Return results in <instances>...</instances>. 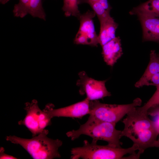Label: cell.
<instances>
[{
    "instance_id": "cell-1",
    "label": "cell",
    "mask_w": 159,
    "mask_h": 159,
    "mask_svg": "<svg viewBox=\"0 0 159 159\" xmlns=\"http://www.w3.org/2000/svg\"><path fill=\"white\" fill-rule=\"evenodd\" d=\"M127 115L122 121L124 127L121 136L128 138L137 145L138 153L140 155L147 148L159 147L158 127L155 122L148 117V112L136 107Z\"/></svg>"
},
{
    "instance_id": "cell-2",
    "label": "cell",
    "mask_w": 159,
    "mask_h": 159,
    "mask_svg": "<svg viewBox=\"0 0 159 159\" xmlns=\"http://www.w3.org/2000/svg\"><path fill=\"white\" fill-rule=\"evenodd\" d=\"M116 124L100 120L90 115L87 122L79 129L68 132L66 134L72 140L84 135L91 137L92 142L97 143L98 140H102L109 145L121 148L122 144L120 141L122 131L116 129Z\"/></svg>"
},
{
    "instance_id": "cell-3",
    "label": "cell",
    "mask_w": 159,
    "mask_h": 159,
    "mask_svg": "<svg viewBox=\"0 0 159 159\" xmlns=\"http://www.w3.org/2000/svg\"><path fill=\"white\" fill-rule=\"evenodd\" d=\"M49 131L45 129L38 135L31 139H26L9 135L6 140L21 146L34 159H52L61 157L58 151L62 144V141L53 139L47 135Z\"/></svg>"
},
{
    "instance_id": "cell-4",
    "label": "cell",
    "mask_w": 159,
    "mask_h": 159,
    "mask_svg": "<svg viewBox=\"0 0 159 159\" xmlns=\"http://www.w3.org/2000/svg\"><path fill=\"white\" fill-rule=\"evenodd\" d=\"M138 150L136 145L127 148L115 147L108 144L100 145L97 143H90L87 140L83 142L82 147L72 148L70 151L72 159H129L124 156L127 154L135 155Z\"/></svg>"
},
{
    "instance_id": "cell-5",
    "label": "cell",
    "mask_w": 159,
    "mask_h": 159,
    "mask_svg": "<svg viewBox=\"0 0 159 159\" xmlns=\"http://www.w3.org/2000/svg\"><path fill=\"white\" fill-rule=\"evenodd\" d=\"M142 103L139 98L135 99L131 103L122 105L103 103L98 100L90 101L89 115L102 121L116 123L129 112L140 106Z\"/></svg>"
},
{
    "instance_id": "cell-6",
    "label": "cell",
    "mask_w": 159,
    "mask_h": 159,
    "mask_svg": "<svg viewBox=\"0 0 159 159\" xmlns=\"http://www.w3.org/2000/svg\"><path fill=\"white\" fill-rule=\"evenodd\" d=\"M25 109L26 115L18 124L25 126L31 132L33 137L42 132L46 127L51 125L52 118L46 112L40 110L36 101L26 104Z\"/></svg>"
},
{
    "instance_id": "cell-7",
    "label": "cell",
    "mask_w": 159,
    "mask_h": 159,
    "mask_svg": "<svg viewBox=\"0 0 159 159\" xmlns=\"http://www.w3.org/2000/svg\"><path fill=\"white\" fill-rule=\"evenodd\" d=\"M79 79L77 85L80 87V94H85L90 101L103 99L111 95L105 86L107 80H98L89 77L84 71L78 74Z\"/></svg>"
},
{
    "instance_id": "cell-8",
    "label": "cell",
    "mask_w": 159,
    "mask_h": 159,
    "mask_svg": "<svg viewBox=\"0 0 159 159\" xmlns=\"http://www.w3.org/2000/svg\"><path fill=\"white\" fill-rule=\"evenodd\" d=\"M95 15L93 11L88 10L78 17L80 25L74 40L75 44L93 47L99 44L93 19Z\"/></svg>"
},
{
    "instance_id": "cell-9",
    "label": "cell",
    "mask_w": 159,
    "mask_h": 159,
    "mask_svg": "<svg viewBox=\"0 0 159 159\" xmlns=\"http://www.w3.org/2000/svg\"><path fill=\"white\" fill-rule=\"evenodd\" d=\"M90 101L87 97L80 102L64 107L54 109V106H47L43 110L52 119L54 117H66L82 118L90 114Z\"/></svg>"
},
{
    "instance_id": "cell-10",
    "label": "cell",
    "mask_w": 159,
    "mask_h": 159,
    "mask_svg": "<svg viewBox=\"0 0 159 159\" xmlns=\"http://www.w3.org/2000/svg\"><path fill=\"white\" fill-rule=\"evenodd\" d=\"M136 15L142 26L143 41L159 42V18L141 14Z\"/></svg>"
},
{
    "instance_id": "cell-11",
    "label": "cell",
    "mask_w": 159,
    "mask_h": 159,
    "mask_svg": "<svg viewBox=\"0 0 159 159\" xmlns=\"http://www.w3.org/2000/svg\"><path fill=\"white\" fill-rule=\"evenodd\" d=\"M102 47L104 61L107 65L113 66L123 54L120 37H116Z\"/></svg>"
},
{
    "instance_id": "cell-12",
    "label": "cell",
    "mask_w": 159,
    "mask_h": 159,
    "mask_svg": "<svg viewBox=\"0 0 159 159\" xmlns=\"http://www.w3.org/2000/svg\"><path fill=\"white\" fill-rule=\"evenodd\" d=\"M100 30L98 35L99 44L102 46L114 39L118 24L111 16L100 22Z\"/></svg>"
},
{
    "instance_id": "cell-13",
    "label": "cell",
    "mask_w": 159,
    "mask_h": 159,
    "mask_svg": "<svg viewBox=\"0 0 159 159\" xmlns=\"http://www.w3.org/2000/svg\"><path fill=\"white\" fill-rule=\"evenodd\" d=\"M158 73H159V56L155 50H152L148 66L142 76L135 84V87L140 88L147 86L151 77Z\"/></svg>"
},
{
    "instance_id": "cell-14",
    "label": "cell",
    "mask_w": 159,
    "mask_h": 159,
    "mask_svg": "<svg viewBox=\"0 0 159 159\" xmlns=\"http://www.w3.org/2000/svg\"><path fill=\"white\" fill-rule=\"evenodd\" d=\"M130 14H141L159 17V0H149L134 7Z\"/></svg>"
},
{
    "instance_id": "cell-15",
    "label": "cell",
    "mask_w": 159,
    "mask_h": 159,
    "mask_svg": "<svg viewBox=\"0 0 159 159\" xmlns=\"http://www.w3.org/2000/svg\"><path fill=\"white\" fill-rule=\"evenodd\" d=\"M28 14L34 17L45 21L46 15L42 7V0H30Z\"/></svg>"
},
{
    "instance_id": "cell-16",
    "label": "cell",
    "mask_w": 159,
    "mask_h": 159,
    "mask_svg": "<svg viewBox=\"0 0 159 159\" xmlns=\"http://www.w3.org/2000/svg\"><path fill=\"white\" fill-rule=\"evenodd\" d=\"M62 9L67 17L71 16L77 17L81 14L78 9V0H63Z\"/></svg>"
},
{
    "instance_id": "cell-17",
    "label": "cell",
    "mask_w": 159,
    "mask_h": 159,
    "mask_svg": "<svg viewBox=\"0 0 159 159\" xmlns=\"http://www.w3.org/2000/svg\"><path fill=\"white\" fill-rule=\"evenodd\" d=\"M30 1L19 0V3L14 6L13 11L14 16L16 17L23 18L28 14Z\"/></svg>"
},
{
    "instance_id": "cell-18",
    "label": "cell",
    "mask_w": 159,
    "mask_h": 159,
    "mask_svg": "<svg viewBox=\"0 0 159 159\" xmlns=\"http://www.w3.org/2000/svg\"><path fill=\"white\" fill-rule=\"evenodd\" d=\"M156 88V91L147 102L143 106L138 107L140 110L148 112V110L150 109L159 105V85Z\"/></svg>"
},
{
    "instance_id": "cell-19",
    "label": "cell",
    "mask_w": 159,
    "mask_h": 159,
    "mask_svg": "<svg viewBox=\"0 0 159 159\" xmlns=\"http://www.w3.org/2000/svg\"><path fill=\"white\" fill-rule=\"evenodd\" d=\"M97 16L100 22L110 16V13L107 12L98 2L90 5Z\"/></svg>"
},
{
    "instance_id": "cell-20",
    "label": "cell",
    "mask_w": 159,
    "mask_h": 159,
    "mask_svg": "<svg viewBox=\"0 0 159 159\" xmlns=\"http://www.w3.org/2000/svg\"><path fill=\"white\" fill-rule=\"evenodd\" d=\"M148 114L154 117L155 120L154 121L157 125L159 131L158 140L159 144V105L150 109L148 111Z\"/></svg>"
},
{
    "instance_id": "cell-21",
    "label": "cell",
    "mask_w": 159,
    "mask_h": 159,
    "mask_svg": "<svg viewBox=\"0 0 159 159\" xmlns=\"http://www.w3.org/2000/svg\"><path fill=\"white\" fill-rule=\"evenodd\" d=\"M152 85L156 87L159 85V73L152 76L150 79L147 86Z\"/></svg>"
},
{
    "instance_id": "cell-22",
    "label": "cell",
    "mask_w": 159,
    "mask_h": 159,
    "mask_svg": "<svg viewBox=\"0 0 159 159\" xmlns=\"http://www.w3.org/2000/svg\"><path fill=\"white\" fill-rule=\"evenodd\" d=\"M4 149L1 147L0 149V159H16L17 158L12 155L6 154L4 153Z\"/></svg>"
},
{
    "instance_id": "cell-23",
    "label": "cell",
    "mask_w": 159,
    "mask_h": 159,
    "mask_svg": "<svg viewBox=\"0 0 159 159\" xmlns=\"http://www.w3.org/2000/svg\"><path fill=\"white\" fill-rule=\"evenodd\" d=\"M98 1L107 12L110 13L112 7L107 0H99Z\"/></svg>"
},
{
    "instance_id": "cell-24",
    "label": "cell",
    "mask_w": 159,
    "mask_h": 159,
    "mask_svg": "<svg viewBox=\"0 0 159 159\" xmlns=\"http://www.w3.org/2000/svg\"><path fill=\"white\" fill-rule=\"evenodd\" d=\"M99 0H78V4L87 3L89 5L98 1Z\"/></svg>"
},
{
    "instance_id": "cell-25",
    "label": "cell",
    "mask_w": 159,
    "mask_h": 159,
    "mask_svg": "<svg viewBox=\"0 0 159 159\" xmlns=\"http://www.w3.org/2000/svg\"><path fill=\"white\" fill-rule=\"evenodd\" d=\"M9 0H0V3L2 4H4L8 2Z\"/></svg>"
},
{
    "instance_id": "cell-26",
    "label": "cell",
    "mask_w": 159,
    "mask_h": 159,
    "mask_svg": "<svg viewBox=\"0 0 159 159\" xmlns=\"http://www.w3.org/2000/svg\"><path fill=\"white\" fill-rule=\"evenodd\" d=\"M157 54H158V55L159 56V53Z\"/></svg>"
}]
</instances>
